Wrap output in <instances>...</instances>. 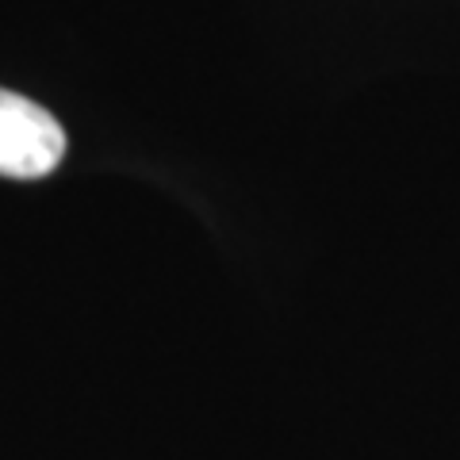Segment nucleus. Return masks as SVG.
<instances>
[{
    "mask_svg": "<svg viewBox=\"0 0 460 460\" xmlns=\"http://www.w3.org/2000/svg\"><path fill=\"white\" fill-rule=\"evenodd\" d=\"M66 131L54 115L20 93L0 89V177L39 181L62 165Z\"/></svg>",
    "mask_w": 460,
    "mask_h": 460,
    "instance_id": "1",
    "label": "nucleus"
}]
</instances>
